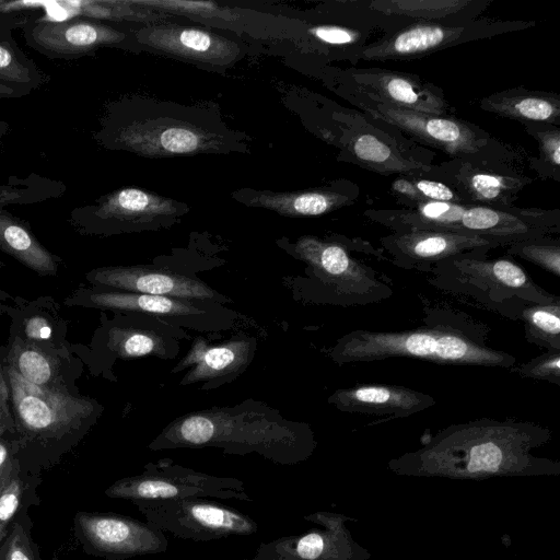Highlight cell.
Wrapping results in <instances>:
<instances>
[{"mask_svg":"<svg viewBox=\"0 0 560 560\" xmlns=\"http://www.w3.org/2000/svg\"><path fill=\"white\" fill-rule=\"evenodd\" d=\"M202 447L230 455L256 453L278 465H295L313 454L316 441L308 423L289 420L267 404L248 398L182 415L148 445L151 451Z\"/></svg>","mask_w":560,"mask_h":560,"instance_id":"cell-1","label":"cell"},{"mask_svg":"<svg viewBox=\"0 0 560 560\" xmlns=\"http://www.w3.org/2000/svg\"><path fill=\"white\" fill-rule=\"evenodd\" d=\"M550 435L549 429L534 422L481 418L447 427L408 457L432 468L492 474L526 465L528 450Z\"/></svg>","mask_w":560,"mask_h":560,"instance_id":"cell-2","label":"cell"},{"mask_svg":"<svg viewBox=\"0 0 560 560\" xmlns=\"http://www.w3.org/2000/svg\"><path fill=\"white\" fill-rule=\"evenodd\" d=\"M341 365L388 358H412L438 364L512 368L515 357L487 347L463 331L447 327H422L404 331L353 330L340 337L329 351Z\"/></svg>","mask_w":560,"mask_h":560,"instance_id":"cell-3","label":"cell"},{"mask_svg":"<svg viewBox=\"0 0 560 560\" xmlns=\"http://www.w3.org/2000/svg\"><path fill=\"white\" fill-rule=\"evenodd\" d=\"M202 114L148 113L140 116L121 101L107 105L95 140L108 150L142 155H177L223 151L228 130L200 121Z\"/></svg>","mask_w":560,"mask_h":560,"instance_id":"cell-4","label":"cell"},{"mask_svg":"<svg viewBox=\"0 0 560 560\" xmlns=\"http://www.w3.org/2000/svg\"><path fill=\"white\" fill-rule=\"evenodd\" d=\"M105 494L131 502L184 498L253 501L242 480L197 471L170 458L145 464L140 474L115 481Z\"/></svg>","mask_w":560,"mask_h":560,"instance_id":"cell-5","label":"cell"},{"mask_svg":"<svg viewBox=\"0 0 560 560\" xmlns=\"http://www.w3.org/2000/svg\"><path fill=\"white\" fill-rule=\"evenodd\" d=\"M186 211L175 200L138 188H121L74 208L70 221L85 233L112 235L167 228Z\"/></svg>","mask_w":560,"mask_h":560,"instance_id":"cell-6","label":"cell"},{"mask_svg":"<svg viewBox=\"0 0 560 560\" xmlns=\"http://www.w3.org/2000/svg\"><path fill=\"white\" fill-rule=\"evenodd\" d=\"M145 520L163 532L194 541L256 534L258 524L248 515L210 498H184L132 502Z\"/></svg>","mask_w":560,"mask_h":560,"instance_id":"cell-7","label":"cell"},{"mask_svg":"<svg viewBox=\"0 0 560 560\" xmlns=\"http://www.w3.org/2000/svg\"><path fill=\"white\" fill-rule=\"evenodd\" d=\"M85 304L117 313H137L158 317L173 326L203 334L233 328L238 314L212 300L183 299L106 289L89 292Z\"/></svg>","mask_w":560,"mask_h":560,"instance_id":"cell-8","label":"cell"},{"mask_svg":"<svg viewBox=\"0 0 560 560\" xmlns=\"http://www.w3.org/2000/svg\"><path fill=\"white\" fill-rule=\"evenodd\" d=\"M11 400L16 423L36 439H56L78 429L96 410L90 399L77 397L58 386H38L26 382L10 365Z\"/></svg>","mask_w":560,"mask_h":560,"instance_id":"cell-9","label":"cell"},{"mask_svg":"<svg viewBox=\"0 0 560 560\" xmlns=\"http://www.w3.org/2000/svg\"><path fill=\"white\" fill-rule=\"evenodd\" d=\"M360 96L368 102L359 105L372 116L455 159L482 160L488 153L504 150L488 132L454 116L418 113Z\"/></svg>","mask_w":560,"mask_h":560,"instance_id":"cell-10","label":"cell"},{"mask_svg":"<svg viewBox=\"0 0 560 560\" xmlns=\"http://www.w3.org/2000/svg\"><path fill=\"white\" fill-rule=\"evenodd\" d=\"M533 25L527 22L462 21L415 22L373 44L361 47L359 57L366 60H408L444 48Z\"/></svg>","mask_w":560,"mask_h":560,"instance_id":"cell-11","label":"cell"},{"mask_svg":"<svg viewBox=\"0 0 560 560\" xmlns=\"http://www.w3.org/2000/svg\"><path fill=\"white\" fill-rule=\"evenodd\" d=\"M75 527L86 550L107 560L164 553L168 547L156 525L121 514L80 512Z\"/></svg>","mask_w":560,"mask_h":560,"instance_id":"cell-12","label":"cell"},{"mask_svg":"<svg viewBox=\"0 0 560 560\" xmlns=\"http://www.w3.org/2000/svg\"><path fill=\"white\" fill-rule=\"evenodd\" d=\"M25 43L49 59L74 60L98 48L122 44L127 34L95 20H56L32 15L22 27Z\"/></svg>","mask_w":560,"mask_h":560,"instance_id":"cell-13","label":"cell"},{"mask_svg":"<svg viewBox=\"0 0 560 560\" xmlns=\"http://www.w3.org/2000/svg\"><path fill=\"white\" fill-rule=\"evenodd\" d=\"M256 350L257 338L244 332L219 342L198 335L171 372L177 374L187 370L180 386L201 383V390L217 389L241 376L250 365Z\"/></svg>","mask_w":560,"mask_h":560,"instance_id":"cell-14","label":"cell"},{"mask_svg":"<svg viewBox=\"0 0 560 560\" xmlns=\"http://www.w3.org/2000/svg\"><path fill=\"white\" fill-rule=\"evenodd\" d=\"M91 282L106 289L164 295L183 299L212 300L228 303L230 299L219 293L198 277L153 265L109 266L92 270Z\"/></svg>","mask_w":560,"mask_h":560,"instance_id":"cell-15","label":"cell"},{"mask_svg":"<svg viewBox=\"0 0 560 560\" xmlns=\"http://www.w3.org/2000/svg\"><path fill=\"white\" fill-rule=\"evenodd\" d=\"M293 254L303 260L320 282L332 288L338 294L360 301L371 294L375 300L377 290H387L365 266L352 258L337 242L315 236L300 237L293 245Z\"/></svg>","mask_w":560,"mask_h":560,"instance_id":"cell-16","label":"cell"},{"mask_svg":"<svg viewBox=\"0 0 560 560\" xmlns=\"http://www.w3.org/2000/svg\"><path fill=\"white\" fill-rule=\"evenodd\" d=\"M354 91L390 106L438 116H452L442 90L417 75L380 68L350 69Z\"/></svg>","mask_w":560,"mask_h":560,"instance_id":"cell-17","label":"cell"},{"mask_svg":"<svg viewBox=\"0 0 560 560\" xmlns=\"http://www.w3.org/2000/svg\"><path fill=\"white\" fill-rule=\"evenodd\" d=\"M444 178L468 205L513 207L520 191L532 178L483 160L455 159L439 167Z\"/></svg>","mask_w":560,"mask_h":560,"instance_id":"cell-18","label":"cell"},{"mask_svg":"<svg viewBox=\"0 0 560 560\" xmlns=\"http://www.w3.org/2000/svg\"><path fill=\"white\" fill-rule=\"evenodd\" d=\"M189 337L184 328L173 326L158 317L137 313H119L105 330L104 347L118 359L155 357L175 359L180 342Z\"/></svg>","mask_w":560,"mask_h":560,"instance_id":"cell-19","label":"cell"},{"mask_svg":"<svg viewBox=\"0 0 560 560\" xmlns=\"http://www.w3.org/2000/svg\"><path fill=\"white\" fill-rule=\"evenodd\" d=\"M396 265L422 268L456 257H478L501 247L498 242L469 234L439 231L394 232L381 238Z\"/></svg>","mask_w":560,"mask_h":560,"instance_id":"cell-20","label":"cell"},{"mask_svg":"<svg viewBox=\"0 0 560 560\" xmlns=\"http://www.w3.org/2000/svg\"><path fill=\"white\" fill-rule=\"evenodd\" d=\"M139 42L182 59L211 65H229L240 54L230 39L203 30L178 25H159L140 30Z\"/></svg>","mask_w":560,"mask_h":560,"instance_id":"cell-21","label":"cell"},{"mask_svg":"<svg viewBox=\"0 0 560 560\" xmlns=\"http://www.w3.org/2000/svg\"><path fill=\"white\" fill-rule=\"evenodd\" d=\"M327 401L343 412L392 417H409L436 404V399L428 394L388 384L340 388Z\"/></svg>","mask_w":560,"mask_h":560,"instance_id":"cell-22","label":"cell"},{"mask_svg":"<svg viewBox=\"0 0 560 560\" xmlns=\"http://www.w3.org/2000/svg\"><path fill=\"white\" fill-rule=\"evenodd\" d=\"M462 275L465 281L482 284L491 292L505 293L534 304H549L560 301L559 296L539 288L528 275L509 259H486L483 257H456L444 261Z\"/></svg>","mask_w":560,"mask_h":560,"instance_id":"cell-23","label":"cell"},{"mask_svg":"<svg viewBox=\"0 0 560 560\" xmlns=\"http://www.w3.org/2000/svg\"><path fill=\"white\" fill-rule=\"evenodd\" d=\"M323 529L287 535L261 542L249 560H336L337 530L331 516L315 514Z\"/></svg>","mask_w":560,"mask_h":560,"instance_id":"cell-24","label":"cell"},{"mask_svg":"<svg viewBox=\"0 0 560 560\" xmlns=\"http://www.w3.org/2000/svg\"><path fill=\"white\" fill-rule=\"evenodd\" d=\"M481 109L523 124L559 127L560 97L557 94L526 89H511L491 94L479 102Z\"/></svg>","mask_w":560,"mask_h":560,"instance_id":"cell-25","label":"cell"},{"mask_svg":"<svg viewBox=\"0 0 560 560\" xmlns=\"http://www.w3.org/2000/svg\"><path fill=\"white\" fill-rule=\"evenodd\" d=\"M243 202L276 211L287 217H313L334 211L352 203L349 191L313 189L293 192L248 191L242 192Z\"/></svg>","mask_w":560,"mask_h":560,"instance_id":"cell-26","label":"cell"},{"mask_svg":"<svg viewBox=\"0 0 560 560\" xmlns=\"http://www.w3.org/2000/svg\"><path fill=\"white\" fill-rule=\"evenodd\" d=\"M0 249L42 275L57 271V258L32 233L28 223L0 209Z\"/></svg>","mask_w":560,"mask_h":560,"instance_id":"cell-27","label":"cell"},{"mask_svg":"<svg viewBox=\"0 0 560 560\" xmlns=\"http://www.w3.org/2000/svg\"><path fill=\"white\" fill-rule=\"evenodd\" d=\"M489 1L472 0H378L368 3L375 12L418 20V22H438L446 19L455 21L454 16L464 19V13L482 11V5Z\"/></svg>","mask_w":560,"mask_h":560,"instance_id":"cell-28","label":"cell"},{"mask_svg":"<svg viewBox=\"0 0 560 560\" xmlns=\"http://www.w3.org/2000/svg\"><path fill=\"white\" fill-rule=\"evenodd\" d=\"M48 80L49 77L20 48L12 35L0 38V84L23 97Z\"/></svg>","mask_w":560,"mask_h":560,"instance_id":"cell-29","label":"cell"},{"mask_svg":"<svg viewBox=\"0 0 560 560\" xmlns=\"http://www.w3.org/2000/svg\"><path fill=\"white\" fill-rule=\"evenodd\" d=\"M349 150L360 164L385 173L423 171L421 164L399 155L393 148L369 132L355 133L349 141Z\"/></svg>","mask_w":560,"mask_h":560,"instance_id":"cell-30","label":"cell"},{"mask_svg":"<svg viewBox=\"0 0 560 560\" xmlns=\"http://www.w3.org/2000/svg\"><path fill=\"white\" fill-rule=\"evenodd\" d=\"M63 182L31 173L26 177L10 176L0 184V209L10 205H34L65 195Z\"/></svg>","mask_w":560,"mask_h":560,"instance_id":"cell-31","label":"cell"},{"mask_svg":"<svg viewBox=\"0 0 560 560\" xmlns=\"http://www.w3.org/2000/svg\"><path fill=\"white\" fill-rule=\"evenodd\" d=\"M9 361L10 366L31 384L38 386L60 385L58 363L54 358L20 338H16L11 348Z\"/></svg>","mask_w":560,"mask_h":560,"instance_id":"cell-32","label":"cell"},{"mask_svg":"<svg viewBox=\"0 0 560 560\" xmlns=\"http://www.w3.org/2000/svg\"><path fill=\"white\" fill-rule=\"evenodd\" d=\"M522 318L528 341L548 350H560V301L526 306Z\"/></svg>","mask_w":560,"mask_h":560,"instance_id":"cell-33","label":"cell"},{"mask_svg":"<svg viewBox=\"0 0 560 560\" xmlns=\"http://www.w3.org/2000/svg\"><path fill=\"white\" fill-rule=\"evenodd\" d=\"M506 254L518 256L556 277L560 276V241L540 237L513 243L506 246Z\"/></svg>","mask_w":560,"mask_h":560,"instance_id":"cell-34","label":"cell"},{"mask_svg":"<svg viewBox=\"0 0 560 560\" xmlns=\"http://www.w3.org/2000/svg\"><path fill=\"white\" fill-rule=\"evenodd\" d=\"M26 485L19 471L18 463L0 490V546L8 534L9 525L22 506Z\"/></svg>","mask_w":560,"mask_h":560,"instance_id":"cell-35","label":"cell"},{"mask_svg":"<svg viewBox=\"0 0 560 560\" xmlns=\"http://www.w3.org/2000/svg\"><path fill=\"white\" fill-rule=\"evenodd\" d=\"M521 377L546 381L560 386V350H547L514 370Z\"/></svg>","mask_w":560,"mask_h":560,"instance_id":"cell-36","label":"cell"},{"mask_svg":"<svg viewBox=\"0 0 560 560\" xmlns=\"http://www.w3.org/2000/svg\"><path fill=\"white\" fill-rule=\"evenodd\" d=\"M526 129L538 141L539 158L544 166L558 171L560 166V129L552 125H541L537 128L534 124H526Z\"/></svg>","mask_w":560,"mask_h":560,"instance_id":"cell-37","label":"cell"},{"mask_svg":"<svg viewBox=\"0 0 560 560\" xmlns=\"http://www.w3.org/2000/svg\"><path fill=\"white\" fill-rule=\"evenodd\" d=\"M425 201L465 203L463 198L446 183L430 178H410Z\"/></svg>","mask_w":560,"mask_h":560,"instance_id":"cell-38","label":"cell"},{"mask_svg":"<svg viewBox=\"0 0 560 560\" xmlns=\"http://www.w3.org/2000/svg\"><path fill=\"white\" fill-rule=\"evenodd\" d=\"M310 33L319 42L331 46L357 44L361 38L357 30L341 25H318L312 27Z\"/></svg>","mask_w":560,"mask_h":560,"instance_id":"cell-39","label":"cell"},{"mask_svg":"<svg viewBox=\"0 0 560 560\" xmlns=\"http://www.w3.org/2000/svg\"><path fill=\"white\" fill-rule=\"evenodd\" d=\"M26 542V536L21 534L18 526H14L10 539L3 546L2 560H34L30 546Z\"/></svg>","mask_w":560,"mask_h":560,"instance_id":"cell-40","label":"cell"},{"mask_svg":"<svg viewBox=\"0 0 560 560\" xmlns=\"http://www.w3.org/2000/svg\"><path fill=\"white\" fill-rule=\"evenodd\" d=\"M390 189L402 207H412L425 202L409 178L398 177L392 183Z\"/></svg>","mask_w":560,"mask_h":560,"instance_id":"cell-41","label":"cell"},{"mask_svg":"<svg viewBox=\"0 0 560 560\" xmlns=\"http://www.w3.org/2000/svg\"><path fill=\"white\" fill-rule=\"evenodd\" d=\"M32 15L30 13H0V38L12 35L16 28H22Z\"/></svg>","mask_w":560,"mask_h":560,"instance_id":"cell-42","label":"cell"},{"mask_svg":"<svg viewBox=\"0 0 560 560\" xmlns=\"http://www.w3.org/2000/svg\"><path fill=\"white\" fill-rule=\"evenodd\" d=\"M15 464L9 443L0 439V490L10 477Z\"/></svg>","mask_w":560,"mask_h":560,"instance_id":"cell-43","label":"cell"},{"mask_svg":"<svg viewBox=\"0 0 560 560\" xmlns=\"http://www.w3.org/2000/svg\"><path fill=\"white\" fill-rule=\"evenodd\" d=\"M25 334L31 339L45 340L50 338L51 328L45 318L35 316L27 320Z\"/></svg>","mask_w":560,"mask_h":560,"instance_id":"cell-44","label":"cell"},{"mask_svg":"<svg viewBox=\"0 0 560 560\" xmlns=\"http://www.w3.org/2000/svg\"><path fill=\"white\" fill-rule=\"evenodd\" d=\"M14 429V421L10 416L8 405L0 398V435Z\"/></svg>","mask_w":560,"mask_h":560,"instance_id":"cell-45","label":"cell"},{"mask_svg":"<svg viewBox=\"0 0 560 560\" xmlns=\"http://www.w3.org/2000/svg\"><path fill=\"white\" fill-rule=\"evenodd\" d=\"M0 398L8 405L9 400V386L3 376V372L0 365Z\"/></svg>","mask_w":560,"mask_h":560,"instance_id":"cell-46","label":"cell"},{"mask_svg":"<svg viewBox=\"0 0 560 560\" xmlns=\"http://www.w3.org/2000/svg\"><path fill=\"white\" fill-rule=\"evenodd\" d=\"M20 96L11 89L0 84V98H19Z\"/></svg>","mask_w":560,"mask_h":560,"instance_id":"cell-47","label":"cell"},{"mask_svg":"<svg viewBox=\"0 0 560 560\" xmlns=\"http://www.w3.org/2000/svg\"><path fill=\"white\" fill-rule=\"evenodd\" d=\"M10 125L5 120H0V145L4 136L9 132Z\"/></svg>","mask_w":560,"mask_h":560,"instance_id":"cell-48","label":"cell"}]
</instances>
